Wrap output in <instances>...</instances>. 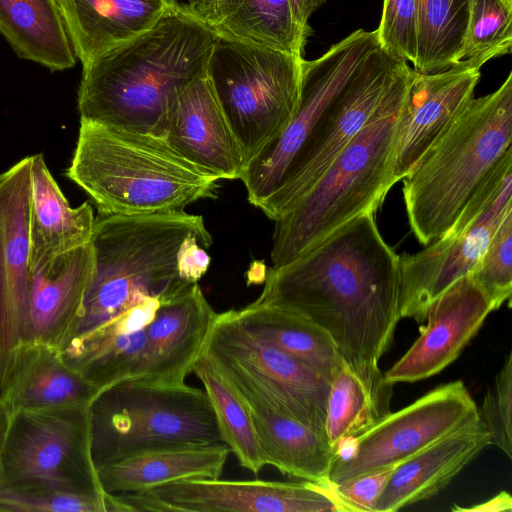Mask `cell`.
<instances>
[{"mask_svg": "<svg viewBox=\"0 0 512 512\" xmlns=\"http://www.w3.org/2000/svg\"><path fill=\"white\" fill-rule=\"evenodd\" d=\"M400 255L373 213L359 215L292 262L270 268L254 301L294 312L329 334L343 362L367 384L386 389L380 358L400 316Z\"/></svg>", "mask_w": 512, "mask_h": 512, "instance_id": "cell-1", "label": "cell"}, {"mask_svg": "<svg viewBox=\"0 0 512 512\" xmlns=\"http://www.w3.org/2000/svg\"><path fill=\"white\" fill-rule=\"evenodd\" d=\"M217 38L174 0L149 29L82 65L80 120L163 138L172 96L206 75Z\"/></svg>", "mask_w": 512, "mask_h": 512, "instance_id": "cell-2", "label": "cell"}, {"mask_svg": "<svg viewBox=\"0 0 512 512\" xmlns=\"http://www.w3.org/2000/svg\"><path fill=\"white\" fill-rule=\"evenodd\" d=\"M194 241L212 244L200 215L99 214L90 240L93 273L61 347L137 305L168 301L196 284L181 268L183 252Z\"/></svg>", "mask_w": 512, "mask_h": 512, "instance_id": "cell-3", "label": "cell"}, {"mask_svg": "<svg viewBox=\"0 0 512 512\" xmlns=\"http://www.w3.org/2000/svg\"><path fill=\"white\" fill-rule=\"evenodd\" d=\"M66 176L104 215L184 212L218 188L163 138L86 120Z\"/></svg>", "mask_w": 512, "mask_h": 512, "instance_id": "cell-4", "label": "cell"}, {"mask_svg": "<svg viewBox=\"0 0 512 512\" xmlns=\"http://www.w3.org/2000/svg\"><path fill=\"white\" fill-rule=\"evenodd\" d=\"M415 74L409 65L402 71L366 125L295 207L275 220L272 268L292 262L347 221L381 206L395 184L396 124Z\"/></svg>", "mask_w": 512, "mask_h": 512, "instance_id": "cell-5", "label": "cell"}, {"mask_svg": "<svg viewBox=\"0 0 512 512\" xmlns=\"http://www.w3.org/2000/svg\"><path fill=\"white\" fill-rule=\"evenodd\" d=\"M512 72L494 92L473 98L453 124L402 179L412 232L428 245L462 208L511 148Z\"/></svg>", "mask_w": 512, "mask_h": 512, "instance_id": "cell-6", "label": "cell"}, {"mask_svg": "<svg viewBox=\"0 0 512 512\" xmlns=\"http://www.w3.org/2000/svg\"><path fill=\"white\" fill-rule=\"evenodd\" d=\"M97 467L144 450L222 442L206 392L182 385L122 381L88 404Z\"/></svg>", "mask_w": 512, "mask_h": 512, "instance_id": "cell-7", "label": "cell"}, {"mask_svg": "<svg viewBox=\"0 0 512 512\" xmlns=\"http://www.w3.org/2000/svg\"><path fill=\"white\" fill-rule=\"evenodd\" d=\"M303 56L218 34L206 76L248 162L298 106Z\"/></svg>", "mask_w": 512, "mask_h": 512, "instance_id": "cell-8", "label": "cell"}, {"mask_svg": "<svg viewBox=\"0 0 512 512\" xmlns=\"http://www.w3.org/2000/svg\"><path fill=\"white\" fill-rule=\"evenodd\" d=\"M0 485L106 493L91 455L88 404L11 413Z\"/></svg>", "mask_w": 512, "mask_h": 512, "instance_id": "cell-9", "label": "cell"}, {"mask_svg": "<svg viewBox=\"0 0 512 512\" xmlns=\"http://www.w3.org/2000/svg\"><path fill=\"white\" fill-rule=\"evenodd\" d=\"M202 354L229 382L324 433L331 381L250 333L234 310L217 313Z\"/></svg>", "mask_w": 512, "mask_h": 512, "instance_id": "cell-10", "label": "cell"}, {"mask_svg": "<svg viewBox=\"0 0 512 512\" xmlns=\"http://www.w3.org/2000/svg\"><path fill=\"white\" fill-rule=\"evenodd\" d=\"M408 66L380 45L325 109L262 209L275 221L291 211L366 125Z\"/></svg>", "mask_w": 512, "mask_h": 512, "instance_id": "cell-11", "label": "cell"}, {"mask_svg": "<svg viewBox=\"0 0 512 512\" xmlns=\"http://www.w3.org/2000/svg\"><path fill=\"white\" fill-rule=\"evenodd\" d=\"M478 421V406L462 381L438 386L407 407L390 412L362 434L343 440L328 482L340 484L397 466Z\"/></svg>", "mask_w": 512, "mask_h": 512, "instance_id": "cell-12", "label": "cell"}, {"mask_svg": "<svg viewBox=\"0 0 512 512\" xmlns=\"http://www.w3.org/2000/svg\"><path fill=\"white\" fill-rule=\"evenodd\" d=\"M379 45L376 30L358 29L319 58L303 60L300 97L293 117L247 162L240 177L253 206L264 208L317 120Z\"/></svg>", "mask_w": 512, "mask_h": 512, "instance_id": "cell-13", "label": "cell"}, {"mask_svg": "<svg viewBox=\"0 0 512 512\" xmlns=\"http://www.w3.org/2000/svg\"><path fill=\"white\" fill-rule=\"evenodd\" d=\"M131 511L344 512L330 483L186 479L118 494Z\"/></svg>", "mask_w": 512, "mask_h": 512, "instance_id": "cell-14", "label": "cell"}, {"mask_svg": "<svg viewBox=\"0 0 512 512\" xmlns=\"http://www.w3.org/2000/svg\"><path fill=\"white\" fill-rule=\"evenodd\" d=\"M512 209V187L465 230L442 235L415 254L400 255V316L416 322L426 320L431 304L479 264L489 241Z\"/></svg>", "mask_w": 512, "mask_h": 512, "instance_id": "cell-15", "label": "cell"}, {"mask_svg": "<svg viewBox=\"0 0 512 512\" xmlns=\"http://www.w3.org/2000/svg\"><path fill=\"white\" fill-rule=\"evenodd\" d=\"M31 156L0 174V369L30 340L29 196Z\"/></svg>", "mask_w": 512, "mask_h": 512, "instance_id": "cell-16", "label": "cell"}, {"mask_svg": "<svg viewBox=\"0 0 512 512\" xmlns=\"http://www.w3.org/2000/svg\"><path fill=\"white\" fill-rule=\"evenodd\" d=\"M480 67L465 61L437 73L416 72L401 107L394 139L393 181H401L474 98Z\"/></svg>", "mask_w": 512, "mask_h": 512, "instance_id": "cell-17", "label": "cell"}, {"mask_svg": "<svg viewBox=\"0 0 512 512\" xmlns=\"http://www.w3.org/2000/svg\"><path fill=\"white\" fill-rule=\"evenodd\" d=\"M492 311L491 300L473 278H460L431 304L427 325L383 374L385 381L415 382L438 374L457 359Z\"/></svg>", "mask_w": 512, "mask_h": 512, "instance_id": "cell-18", "label": "cell"}, {"mask_svg": "<svg viewBox=\"0 0 512 512\" xmlns=\"http://www.w3.org/2000/svg\"><path fill=\"white\" fill-rule=\"evenodd\" d=\"M163 139L184 159L216 180L240 179L247 165L206 75L172 96Z\"/></svg>", "mask_w": 512, "mask_h": 512, "instance_id": "cell-19", "label": "cell"}, {"mask_svg": "<svg viewBox=\"0 0 512 512\" xmlns=\"http://www.w3.org/2000/svg\"><path fill=\"white\" fill-rule=\"evenodd\" d=\"M216 315L198 283L161 304L146 328L143 362L134 381L185 384Z\"/></svg>", "mask_w": 512, "mask_h": 512, "instance_id": "cell-20", "label": "cell"}, {"mask_svg": "<svg viewBox=\"0 0 512 512\" xmlns=\"http://www.w3.org/2000/svg\"><path fill=\"white\" fill-rule=\"evenodd\" d=\"M163 303L146 301L68 341L59 349L62 359L98 391L136 380L143 362L146 328Z\"/></svg>", "mask_w": 512, "mask_h": 512, "instance_id": "cell-21", "label": "cell"}, {"mask_svg": "<svg viewBox=\"0 0 512 512\" xmlns=\"http://www.w3.org/2000/svg\"><path fill=\"white\" fill-rule=\"evenodd\" d=\"M97 392L59 348L35 339L20 342L0 369V399L11 413L89 404Z\"/></svg>", "mask_w": 512, "mask_h": 512, "instance_id": "cell-22", "label": "cell"}, {"mask_svg": "<svg viewBox=\"0 0 512 512\" xmlns=\"http://www.w3.org/2000/svg\"><path fill=\"white\" fill-rule=\"evenodd\" d=\"M229 384L248 409L267 465L283 475L328 484L338 450L325 434L272 408L251 391Z\"/></svg>", "mask_w": 512, "mask_h": 512, "instance_id": "cell-23", "label": "cell"}, {"mask_svg": "<svg viewBox=\"0 0 512 512\" xmlns=\"http://www.w3.org/2000/svg\"><path fill=\"white\" fill-rule=\"evenodd\" d=\"M489 445L480 421L432 443L395 467L375 512H395L433 497Z\"/></svg>", "mask_w": 512, "mask_h": 512, "instance_id": "cell-24", "label": "cell"}, {"mask_svg": "<svg viewBox=\"0 0 512 512\" xmlns=\"http://www.w3.org/2000/svg\"><path fill=\"white\" fill-rule=\"evenodd\" d=\"M95 217L84 202L71 207L42 154L31 156L29 196L30 272L90 243Z\"/></svg>", "mask_w": 512, "mask_h": 512, "instance_id": "cell-25", "label": "cell"}, {"mask_svg": "<svg viewBox=\"0 0 512 512\" xmlns=\"http://www.w3.org/2000/svg\"><path fill=\"white\" fill-rule=\"evenodd\" d=\"M93 268L88 243L30 272L31 339L61 347L81 309Z\"/></svg>", "mask_w": 512, "mask_h": 512, "instance_id": "cell-26", "label": "cell"}, {"mask_svg": "<svg viewBox=\"0 0 512 512\" xmlns=\"http://www.w3.org/2000/svg\"><path fill=\"white\" fill-rule=\"evenodd\" d=\"M230 453L223 442L144 450L97 467L110 494L138 493L186 479L220 478Z\"/></svg>", "mask_w": 512, "mask_h": 512, "instance_id": "cell-27", "label": "cell"}, {"mask_svg": "<svg viewBox=\"0 0 512 512\" xmlns=\"http://www.w3.org/2000/svg\"><path fill=\"white\" fill-rule=\"evenodd\" d=\"M174 0H58L82 65L153 26Z\"/></svg>", "mask_w": 512, "mask_h": 512, "instance_id": "cell-28", "label": "cell"}, {"mask_svg": "<svg viewBox=\"0 0 512 512\" xmlns=\"http://www.w3.org/2000/svg\"><path fill=\"white\" fill-rule=\"evenodd\" d=\"M0 34L19 58L51 72L77 62L58 0H0Z\"/></svg>", "mask_w": 512, "mask_h": 512, "instance_id": "cell-29", "label": "cell"}, {"mask_svg": "<svg viewBox=\"0 0 512 512\" xmlns=\"http://www.w3.org/2000/svg\"><path fill=\"white\" fill-rule=\"evenodd\" d=\"M234 311L250 333L329 381L343 366L344 362L329 334L308 319L278 306L254 301Z\"/></svg>", "mask_w": 512, "mask_h": 512, "instance_id": "cell-30", "label": "cell"}, {"mask_svg": "<svg viewBox=\"0 0 512 512\" xmlns=\"http://www.w3.org/2000/svg\"><path fill=\"white\" fill-rule=\"evenodd\" d=\"M213 29L220 35L300 56L307 41L293 20L289 0H216Z\"/></svg>", "mask_w": 512, "mask_h": 512, "instance_id": "cell-31", "label": "cell"}, {"mask_svg": "<svg viewBox=\"0 0 512 512\" xmlns=\"http://www.w3.org/2000/svg\"><path fill=\"white\" fill-rule=\"evenodd\" d=\"M192 373L202 383L210 400L222 442L241 467L258 475L267 463L242 398L204 354L201 353L194 363Z\"/></svg>", "mask_w": 512, "mask_h": 512, "instance_id": "cell-32", "label": "cell"}, {"mask_svg": "<svg viewBox=\"0 0 512 512\" xmlns=\"http://www.w3.org/2000/svg\"><path fill=\"white\" fill-rule=\"evenodd\" d=\"M392 388L367 384L345 363L330 383L324 433L331 446L354 438L387 416Z\"/></svg>", "mask_w": 512, "mask_h": 512, "instance_id": "cell-33", "label": "cell"}, {"mask_svg": "<svg viewBox=\"0 0 512 512\" xmlns=\"http://www.w3.org/2000/svg\"><path fill=\"white\" fill-rule=\"evenodd\" d=\"M470 0H418V74L444 71L459 62L469 19Z\"/></svg>", "mask_w": 512, "mask_h": 512, "instance_id": "cell-34", "label": "cell"}, {"mask_svg": "<svg viewBox=\"0 0 512 512\" xmlns=\"http://www.w3.org/2000/svg\"><path fill=\"white\" fill-rule=\"evenodd\" d=\"M512 50V0H470L459 62L482 67ZM458 62V63H459Z\"/></svg>", "mask_w": 512, "mask_h": 512, "instance_id": "cell-35", "label": "cell"}, {"mask_svg": "<svg viewBox=\"0 0 512 512\" xmlns=\"http://www.w3.org/2000/svg\"><path fill=\"white\" fill-rule=\"evenodd\" d=\"M2 512H131L117 494H83L44 487L0 485Z\"/></svg>", "mask_w": 512, "mask_h": 512, "instance_id": "cell-36", "label": "cell"}, {"mask_svg": "<svg viewBox=\"0 0 512 512\" xmlns=\"http://www.w3.org/2000/svg\"><path fill=\"white\" fill-rule=\"evenodd\" d=\"M512 209L493 233L478 266L469 274L485 291L495 310L512 295Z\"/></svg>", "mask_w": 512, "mask_h": 512, "instance_id": "cell-37", "label": "cell"}, {"mask_svg": "<svg viewBox=\"0 0 512 512\" xmlns=\"http://www.w3.org/2000/svg\"><path fill=\"white\" fill-rule=\"evenodd\" d=\"M479 421L487 430L490 445L512 457V353L487 388L483 402L478 407Z\"/></svg>", "mask_w": 512, "mask_h": 512, "instance_id": "cell-38", "label": "cell"}, {"mask_svg": "<svg viewBox=\"0 0 512 512\" xmlns=\"http://www.w3.org/2000/svg\"><path fill=\"white\" fill-rule=\"evenodd\" d=\"M418 0H383L379 27L380 46L413 64L417 47Z\"/></svg>", "mask_w": 512, "mask_h": 512, "instance_id": "cell-39", "label": "cell"}, {"mask_svg": "<svg viewBox=\"0 0 512 512\" xmlns=\"http://www.w3.org/2000/svg\"><path fill=\"white\" fill-rule=\"evenodd\" d=\"M396 466L331 484L344 512H375L377 502Z\"/></svg>", "mask_w": 512, "mask_h": 512, "instance_id": "cell-40", "label": "cell"}, {"mask_svg": "<svg viewBox=\"0 0 512 512\" xmlns=\"http://www.w3.org/2000/svg\"><path fill=\"white\" fill-rule=\"evenodd\" d=\"M327 0H289L293 20L300 32L308 38L311 28L308 25L310 16Z\"/></svg>", "mask_w": 512, "mask_h": 512, "instance_id": "cell-41", "label": "cell"}, {"mask_svg": "<svg viewBox=\"0 0 512 512\" xmlns=\"http://www.w3.org/2000/svg\"><path fill=\"white\" fill-rule=\"evenodd\" d=\"M453 511L460 512H499V511H511L512 510V497L506 492L502 491L490 500L481 504H476L469 508L455 506L452 508Z\"/></svg>", "mask_w": 512, "mask_h": 512, "instance_id": "cell-42", "label": "cell"}, {"mask_svg": "<svg viewBox=\"0 0 512 512\" xmlns=\"http://www.w3.org/2000/svg\"><path fill=\"white\" fill-rule=\"evenodd\" d=\"M187 6L194 14L213 27L216 20V0H188Z\"/></svg>", "mask_w": 512, "mask_h": 512, "instance_id": "cell-43", "label": "cell"}, {"mask_svg": "<svg viewBox=\"0 0 512 512\" xmlns=\"http://www.w3.org/2000/svg\"><path fill=\"white\" fill-rule=\"evenodd\" d=\"M11 412L0 399V452L10 422Z\"/></svg>", "mask_w": 512, "mask_h": 512, "instance_id": "cell-44", "label": "cell"}]
</instances>
